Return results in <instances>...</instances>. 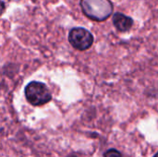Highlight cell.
<instances>
[{
  "label": "cell",
  "instance_id": "1",
  "mask_svg": "<svg viewBox=\"0 0 158 157\" xmlns=\"http://www.w3.org/2000/svg\"><path fill=\"white\" fill-rule=\"evenodd\" d=\"M83 13L91 19L104 21L113 12V6L109 0H81Z\"/></svg>",
  "mask_w": 158,
  "mask_h": 157
},
{
  "label": "cell",
  "instance_id": "2",
  "mask_svg": "<svg viewBox=\"0 0 158 157\" xmlns=\"http://www.w3.org/2000/svg\"><path fill=\"white\" fill-rule=\"evenodd\" d=\"M27 101L35 106H40L51 101L52 95L47 86L40 81H31L25 88Z\"/></svg>",
  "mask_w": 158,
  "mask_h": 157
},
{
  "label": "cell",
  "instance_id": "3",
  "mask_svg": "<svg viewBox=\"0 0 158 157\" xmlns=\"http://www.w3.org/2000/svg\"><path fill=\"white\" fill-rule=\"evenodd\" d=\"M69 41L74 48L84 51L92 46L94 36L84 28H74L69 34Z\"/></svg>",
  "mask_w": 158,
  "mask_h": 157
},
{
  "label": "cell",
  "instance_id": "4",
  "mask_svg": "<svg viewBox=\"0 0 158 157\" xmlns=\"http://www.w3.org/2000/svg\"><path fill=\"white\" fill-rule=\"evenodd\" d=\"M113 22L115 27L120 31H129L133 24V20L131 18L122 14V13H116L113 17Z\"/></svg>",
  "mask_w": 158,
  "mask_h": 157
},
{
  "label": "cell",
  "instance_id": "5",
  "mask_svg": "<svg viewBox=\"0 0 158 157\" xmlns=\"http://www.w3.org/2000/svg\"><path fill=\"white\" fill-rule=\"evenodd\" d=\"M105 157H122V155L118 152V151H117V150H115V149H110V150H108L107 152H106L105 153Z\"/></svg>",
  "mask_w": 158,
  "mask_h": 157
},
{
  "label": "cell",
  "instance_id": "6",
  "mask_svg": "<svg viewBox=\"0 0 158 157\" xmlns=\"http://www.w3.org/2000/svg\"><path fill=\"white\" fill-rule=\"evenodd\" d=\"M4 10H5V5H4L3 1L0 0V16L2 15V13L4 12Z\"/></svg>",
  "mask_w": 158,
  "mask_h": 157
},
{
  "label": "cell",
  "instance_id": "7",
  "mask_svg": "<svg viewBox=\"0 0 158 157\" xmlns=\"http://www.w3.org/2000/svg\"><path fill=\"white\" fill-rule=\"evenodd\" d=\"M155 157H158V153L156 155H155Z\"/></svg>",
  "mask_w": 158,
  "mask_h": 157
}]
</instances>
